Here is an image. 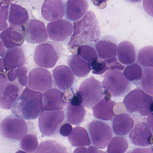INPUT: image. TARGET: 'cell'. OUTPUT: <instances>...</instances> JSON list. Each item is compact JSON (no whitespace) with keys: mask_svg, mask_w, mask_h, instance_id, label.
<instances>
[{"mask_svg":"<svg viewBox=\"0 0 153 153\" xmlns=\"http://www.w3.org/2000/svg\"><path fill=\"white\" fill-rule=\"evenodd\" d=\"M101 35L96 16L88 11L83 18L73 24V32L68 44V49L77 54L78 49L82 45L96 43Z\"/></svg>","mask_w":153,"mask_h":153,"instance_id":"obj_1","label":"cell"},{"mask_svg":"<svg viewBox=\"0 0 153 153\" xmlns=\"http://www.w3.org/2000/svg\"><path fill=\"white\" fill-rule=\"evenodd\" d=\"M43 94L26 87L11 108L13 114L26 120L36 119L44 111Z\"/></svg>","mask_w":153,"mask_h":153,"instance_id":"obj_2","label":"cell"},{"mask_svg":"<svg viewBox=\"0 0 153 153\" xmlns=\"http://www.w3.org/2000/svg\"><path fill=\"white\" fill-rule=\"evenodd\" d=\"M64 48L56 42H47L38 45L35 50V63L43 68H51L55 66L64 53Z\"/></svg>","mask_w":153,"mask_h":153,"instance_id":"obj_3","label":"cell"},{"mask_svg":"<svg viewBox=\"0 0 153 153\" xmlns=\"http://www.w3.org/2000/svg\"><path fill=\"white\" fill-rule=\"evenodd\" d=\"M153 102V97L139 87L130 91L123 100V103L129 112L138 113L142 116L151 114L150 107Z\"/></svg>","mask_w":153,"mask_h":153,"instance_id":"obj_4","label":"cell"},{"mask_svg":"<svg viewBox=\"0 0 153 153\" xmlns=\"http://www.w3.org/2000/svg\"><path fill=\"white\" fill-rule=\"evenodd\" d=\"M103 88L101 82L94 77L85 79L77 91L82 99V105L90 108L97 104L104 97Z\"/></svg>","mask_w":153,"mask_h":153,"instance_id":"obj_5","label":"cell"},{"mask_svg":"<svg viewBox=\"0 0 153 153\" xmlns=\"http://www.w3.org/2000/svg\"><path fill=\"white\" fill-rule=\"evenodd\" d=\"M103 77V88L104 91L109 93L111 96H123L131 88L130 83L123 73L120 71H109Z\"/></svg>","mask_w":153,"mask_h":153,"instance_id":"obj_6","label":"cell"},{"mask_svg":"<svg viewBox=\"0 0 153 153\" xmlns=\"http://www.w3.org/2000/svg\"><path fill=\"white\" fill-rule=\"evenodd\" d=\"M22 86L17 80L10 82L4 73L0 77V106L5 110L12 108L19 96L22 94Z\"/></svg>","mask_w":153,"mask_h":153,"instance_id":"obj_7","label":"cell"},{"mask_svg":"<svg viewBox=\"0 0 153 153\" xmlns=\"http://www.w3.org/2000/svg\"><path fill=\"white\" fill-rule=\"evenodd\" d=\"M27 132L28 126L26 122L16 115L7 116L1 123V133L6 138L20 140Z\"/></svg>","mask_w":153,"mask_h":153,"instance_id":"obj_8","label":"cell"},{"mask_svg":"<svg viewBox=\"0 0 153 153\" xmlns=\"http://www.w3.org/2000/svg\"><path fill=\"white\" fill-rule=\"evenodd\" d=\"M88 130L92 144L98 148H105L112 138L111 127L104 122L92 121L88 124Z\"/></svg>","mask_w":153,"mask_h":153,"instance_id":"obj_9","label":"cell"},{"mask_svg":"<svg viewBox=\"0 0 153 153\" xmlns=\"http://www.w3.org/2000/svg\"><path fill=\"white\" fill-rule=\"evenodd\" d=\"M65 119L64 111H44L39 117V129L43 135L47 137L56 134L59 127Z\"/></svg>","mask_w":153,"mask_h":153,"instance_id":"obj_10","label":"cell"},{"mask_svg":"<svg viewBox=\"0 0 153 153\" xmlns=\"http://www.w3.org/2000/svg\"><path fill=\"white\" fill-rule=\"evenodd\" d=\"M23 28L25 40L29 43L42 44L48 40V31L42 21L35 19H30Z\"/></svg>","mask_w":153,"mask_h":153,"instance_id":"obj_11","label":"cell"},{"mask_svg":"<svg viewBox=\"0 0 153 153\" xmlns=\"http://www.w3.org/2000/svg\"><path fill=\"white\" fill-rule=\"evenodd\" d=\"M28 88L37 92H46L52 88L53 79L49 71L43 68L32 70L28 75Z\"/></svg>","mask_w":153,"mask_h":153,"instance_id":"obj_12","label":"cell"},{"mask_svg":"<svg viewBox=\"0 0 153 153\" xmlns=\"http://www.w3.org/2000/svg\"><path fill=\"white\" fill-rule=\"evenodd\" d=\"M47 29L50 39L56 42H62L71 37L73 25L68 20L61 19L48 24Z\"/></svg>","mask_w":153,"mask_h":153,"instance_id":"obj_13","label":"cell"},{"mask_svg":"<svg viewBox=\"0 0 153 153\" xmlns=\"http://www.w3.org/2000/svg\"><path fill=\"white\" fill-rule=\"evenodd\" d=\"M131 143L135 146H148L153 144V135L148 124L145 122L135 125L129 135Z\"/></svg>","mask_w":153,"mask_h":153,"instance_id":"obj_14","label":"cell"},{"mask_svg":"<svg viewBox=\"0 0 153 153\" xmlns=\"http://www.w3.org/2000/svg\"><path fill=\"white\" fill-rule=\"evenodd\" d=\"M42 15L49 22L61 20L65 14V4L61 0H45L42 7Z\"/></svg>","mask_w":153,"mask_h":153,"instance_id":"obj_15","label":"cell"},{"mask_svg":"<svg viewBox=\"0 0 153 153\" xmlns=\"http://www.w3.org/2000/svg\"><path fill=\"white\" fill-rule=\"evenodd\" d=\"M43 104L44 111H55L62 110L67 103L64 92L58 88H51L44 93Z\"/></svg>","mask_w":153,"mask_h":153,"instance_id":"obj_16","label":"cell"},{"mask_svg":"<svg viewBox=\"0 0 153 153\" xmlns=\"http://www.w3.org/2000/svg\"><path fill=\"white\" fill-rule=\"evenodd\" d=\"M52 73L53 82L60 90L64 91L69 89L75 83V75L68 66H58L53 70Z\"/></svg>","mask_w":153,"mask_h":153,"instance_id":"obj_17","label":"cell"},{"mask_svg":"<svg viewBox=\"0 0 153 153\" xmlns=\"http://www.w3.org/2000/svg\"><path fill=\"white\" fill-rule=\"evenodd\" d=\"M1 41L7 49H11L21 46L25 38L22 27H15L10 26L1 32Z\"/></svg>","mask_w":153,"mask_h":153,"instance_id":"obj_18","label":"cell"},{"mask_svg":"<svg viewBox=\"0 0 153 153\" xmlns=\"http://www.w3.org/2000/svg\"><path fill=\"white\" fill-rule=\"evenodd\" d=\"M1 60L6 71H10L25 64V53L21 47L10 49L5 53Z\"/></svg>","mask_w":153,"mask_h":153,"instance_id":"obj_19","label":"cell"},{"mask_svg":"<svg viewBox=\"0 0 153 153\" xmlns=\"http://www.w3.org/2000/svg\"><path fill=\"white\" fill-rule=\"evenodd\" d=\"M88 8V3L85 0H68L65 4L66 18L70 21H78L86 14Z\"/></svg>","mask_w":153,"mask_h":153,"instance_id":"obj_20","label":"cell"},{"mask_svg":"<svg viewBox=\"0 0 153 153\" xmlns=\"http://www.w3.org/2000/svg\"><path fill=\"white\" fill-rule=\"evenodd\" d=\"M95 47L101 59H113L117 55V45L111 37H103L96 43Z\"/></svg>","mask_w":153,"mask_h":153,"instance_id":"obj_21","label":"cell"},{"mask_svg":"<svg viewBox=\"0 0 153 153\" xmlns=\"http://www.w3.org/2000/svg\"><path fill=\"white\" fill-rule=\"evenodd\" d=\"M116 105V103L111 99L104 97L102 100L92 107L93 115L99 120H111L115 115L114 108Z\"/></svg>","mask_w":153,"mask_h":153,"instance_id":"obj_22","label":"cell"},{"mask_svg":"<svg viewBox=\"0 0 153 153\" xmlns=\"http://www.w3.org/2000/svg\"><path fill=\"white\" fill-rule=\"evenodd\" d=\"M134 124V120L130 114L127 113L117 114L112 120L114 133L117 136H126L132 129Z\"/></svg>","mask_w":153,"mask_h":153,"instance_id":"obj_23","label":"cell"},{"mask_svg":"<svg viewBox=\"0 0 153 153\" xmlns=\"http://www.w3.org/2000/svg\"><path fill=\"white\" fill-rule=\"evenodd\" d=\"M29 14L27 10L18 4H10L9 22L11 26L22 27L28 22Z\"/></svg>","mask_w":153,"mask_h":153,"instance_id":"obj_24","label":"cell"},{"mask_svg":"<svg viewBox=\"0 0 153 153\" xmlns=\"http://www.w3.org/2000/svg\"><path fill=\"white\" fill-rule=\"evenodd\" d=\"M68 63L74 75L78 77L87 76L92 70L90 63L77 54L71 55L68 59Z\"/></svg>","mask_w":153,"mask_h":153,"instance_id":"obj_25","label":"cell"},{"mask_svg":"<svg viewBox=\"0 0 153 153\" xmlns=\"http://www.w3.org/2000/svg\"><path fill=\"white\" fill-rule=\"evenodd\" d=\"M117 55L118 59L122 64L125 65L133 64L136 60V53L133 44L128 41H123L119 43Z\"/></svg>","mask_w":153,"mask_h":153,"instance_id":"obj_26","label":"cell"},{"mask_svg":"<svg viewBox=\"0 0 153 153\" xmlns=\"http://www.w3.org/2000/svg\"><path fill=\"white\" fill-rule=\"evenodd\" d=\"M68 140L73 146L82 147L91 145L87 131L85 128L80 126H77L73 129L71 134L68 137Z\"/></svg>","mask_w":153,"mask_h":153,"instance_id":"obj_27","label":"cell"},{"mask_svg":"<svg viewBox=\"0 0 153 153\" xmlns=\"http://www.w3.org/2000/svg\"><path fill=\"white\" fill-rule=\"evenodd\" d=\"M67 113L68 122L73 125H78L84 121L86 111L82 105H75L69 103Z\"/></svg>","mask_w":153,"mask_h":153,"instance_id":"obj_28","label":"cell"},{"mask_svg":"<svg viewBox=\"0 0 153 153\" xmlns=\"http://www.w3.org/2000/svg\"><path fill=\"white\" fill-rule=\"evenodd\" d=\"M34 153H69L63 145L53 140H45L40 143L37 150Z\"/></svg>","mask_w":153,"mask_h":153,"instance_id":"obj_29","label":"cell"},{"mask_svg":"<svg viewBox=\"0 0 153 153\" xmlns=\"http://www.w3.org/2000/svg\"><path fill=\"white\" fill-rule=\"evenodd\" d=\"M26 67H19L9 71L7 77L10 82L17 80L22 86H27L28 85V76Z\"/></svg>","mask_w":153,"mask_h":153,"instance_id":"obj_30","label":"cell"},{"mask_svg":"<svg viewBox=\"0 0 153 153\" xmlns=\"http://www.w3.org/2000/svg\"><path fill=\"white\" fill-rule=\"evenodd\" d=\"M128 148V143L123 137H115L112 139L107 147L108 153H124Z\"/></svg>","mask_w":153,"mask_h":153,"instance_id":"obj_31","label":"cell"},{"mask_svg":"<svg viewBox=\"0 0 153 153\" xmlns=\"http://www.w3.org/2000/svg\"><path fill=\"white\" fill-rule=\"evenodd\" d=\"M137 58L139 63L143 67L153 68V46H146L140 49Z\"/></svg>","mask_w":153,"mask_h":153,"instance_id":"obj_32","label":"cell"},{"mask_svg":"<svg viewBox=\"0 0 153 153\" xmlns=\"http://www.w3.org/2000/svg\"><path fill=\"white\" fill-rule=\"evenodd\" d=\"M142 73L141 67L137 63H133L125 68L123 74L128 81L137 85L136 83H140Z\"/></svg>","mask_w":153,"mask_h":153,"instance_id":"obj_33","label":"cell"},{"mask_svg":"<svg viewBox=\"0 0 153 153\" xmlns=\"http://www.w3.org/2000/svg\"><path fill=\"white\" fill-rule=\"evenodd\" d=\"M77 54L90 63L98 59L95 47L93 44L85 45L79 47Z\"/></svg>","mask_w":153,"mask_h":153,"instance_id":"obj_34","label":"cell"},{"mask_svg":"<svg viewBox=\"0 0 153 153\" xmlns=\"http://www.w3.org/2000/svg\"><path fill=\"white\" fill-rule=\"evenodd\" d=\"M140 85L146 93L153 96V68L144 69Z\"/></svg>","mask_w":153,"mask_h":153,"instance_id":"obj_35","label":"cell"},{"mask_svg":"<svg viewBox=\"0 0 153 153\" xmlns=\"http://www.w3.org/2000/svg\"><path fill=\"white\" fill-rule=\"evenodd\" d=\"M21 148L27 153H33L37 150L39 146L38 139L33 134L26 135L20 142Z\"/></svg>","mask_w":153,"mask_h":153,"instance_id":"obj_36","label":"cell"},{"mask_svg":"<svg viewBox=\"0 0 153 153\" xmlns=\"http://www.w3.org/2000/svg\"><path fill=\"white\" fill-rule=\"evenodd\" d=\"M93 73L97 75H102L107 71L111 70V63L108 60L98 59L90 63Z\"/></svg>","mask_w":153,"mask_h":153,"instance_id":"obj_37","label":"cell"},{"mask_svg":"<svg viewBox=\"0 0 153 153\" xmlns=\"http://www.w3.org/2000/svg\"><path fill=\"white\" fill-rule=\"evenodd\" d=\"M3 3L1 2V20H0V30L1 31H4L7 28L8 24L7 21L8 19L9 13V3L10 1H7L5 3V1H2Z\"/></svg>","mask_w":153,"mask_h":153,"instance_id":"obj_38","label":"cell"},{"mask_svg":"<svg viewBox=\"0 0 153 153\" xmlns=\"http://www.w3.org/2000/svg\"><path fill=\"white\" fill-rule=\"evenodd\" d=\"M60 128V134L63 137H68L73 130L72 126L69 123H64Z\"/></svg>","mask_w":153,"mask_h":153,"instance_id":"obj_39","label":"cell"},{"mask_svg":"<svg viewBox=\"0 0 153 153\" xmlns=\"http://www.w3.org/2000/svg\"><path fill=\"white\" fill-rule=\"evenodd\" d=\"M143 6L147 14L153 17V1L144 0L143 1Z\"/></svg>","mask_w":153,"mask_h":153,"instance_id":"obj_40","label":"cell"},{"mask_svg":"<svg viewBox=\"0 0 153 153\" xmlns=\"http://www.w3.org/2000/svg\"><path fill=\"white\" fill-rule=\"evenodd\" d=\"M71 104L75 105H82V99L77 91L74 92L73 97L71 101Z\"/></svg>","mask_w":153,"mask_h":153,"instance_id":"obj_41","label":"cell"},{"mask_svg":"<svg viewBox=\"0 0 153 153\" xmlns=\"http://www.w3.org/2000/svg\"><path fill=\"white\" fill-rule=\"evenodd\" d=\"M130 153H153V151L151 148H137L133 149Z\"/></svg>","mask_w":153,"mask_h":153,"instance_id":"obj_42","label":"cell"},{"mask_svg":"<svg viewBox=\"0 0 153 153\" xmlns=\"http://www.w3.org/2000/svg\"><path fill=\"white\" fill-rule=\"evenodd\" d=\"M73 153H89L88 149L85 147H79L74 150Z\"/></svg>","mask_w":153,"mask_h":153,"instance_id":"obj_43","label":"cell"},{"mask_svg":"<svg viewBox=\"0 0 153 153\" xmlns=\"http://www.w3.org/2000/svg\"><path fill=\"white\" fill-rule=\"evenodd\" d=\"M147 121L148 124L149 126L150 129L152 130L153 133V114H151L148 116L147 118Z\"/></svg>","mask_w":153,"mask_h":153,"instance_id":"obj_44","label":"cell"},{"mask_svg":"<svg viewBox=\"0 0 153 153\" xmlns=\"http://www.w3.org/2000/svg\"><path fill=\"white\" fill-rule=\"evenodd\" d=\"M88 149L89 153H99L97 149L94 146H90L88 148Z\"/></svg>","mask_w":153,"mask_h":153,"instance_id":"obj_45","label":"cell"},{"mask_svg":"<svg viewBox=\"0 0 153 153\" xmlns=\"http://www.w3.org/2000/svg\"><path fill=\"white\" fill-rule=\"evenodd\" d=\"M5 46L2 43V42L1 41V57L3 56L5 53Z\"/></svg>","mask_w":153,"mask_h":153,"instance_id":"obj_46","label":"cell"},{"mask_svg":"<svg viewBox=\"0 0 153 153\" xmlns=\"http://www.w3.org/2000/svg\"><path fill=\"white\" fill-rule=\"evenodd\" d=\"M150 111L151 114H153V103L151 104V105H150Z\"/></svg>","mask_w":153,"mask_h":153,"instance_id":"obj_47","label":"cell"},{"mask_svg":"<svg viewBox=\"0 0 153 153\" xmlns=\"http://www.w3.org/2000/svg\"><path fill=\"white\" fill-rule=\"evenodd\" d=\"M16 153H27L26 152H25V151H22V150H19V151H17Z\"/></svg>","mask_w":153,"mask_h":153,"instance_id":"obj_48","label":"cell"},{"mask_svg":"<svg viewBox=\"0 0 153 153\" xmlns=\"http://www.w3.org/2000/svg\"><path fill=\"white\" fill-rule=\"evenodd\" d=\"M152 150H153V149H152Z\"/></svg>","mask_w":153,"mask_h":153,"instance_id":"obj_49","label":"cell"}]
</instances>
